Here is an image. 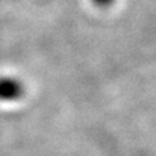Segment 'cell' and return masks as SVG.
Listing matches in <instances>:
<instances>
[{"instance_id": "obj_1", "label": "cell", "mask_w": 156, "mask_h": 156, "mask_svg": "<svg viewBox=\"0 0 156 156\" xmlns=\"http://www.w3.org/2000/svg\"><path fill=\"white\" fill-rule=\"evenodd\" d=\"M25 95V86L16 77H0V103L18 101Z\"/></svg>"}, {"instance_id": "obj_2", "label": "cell", "mask_w": 156, "mask_h": 156, "mask_svg": "<svg viewBox=\"0 0 156 156\" xmlns=\"http://www.w3.org/2000/svg\"><path fill=\"white\" fill-rule=\"evenodd\" d=\"M91 2L94 3L96 7H100V8H105V7L111 5V4L113 3L115 0H91Z\"/></svg>"}]
</instances>
